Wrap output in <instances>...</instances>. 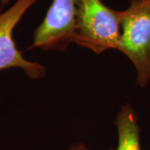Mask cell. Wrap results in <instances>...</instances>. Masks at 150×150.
<instances>
[{
  "label": "cell",
  "mask_w": 150,
  "mask_h": 150,
  "mask_svg": "<svg viewBox=\"0 0 150 150\" xmlns=\"http://www.w3.org/2000/svg\"><path fill=\"white\" fill-rule=\"evenodd\" d=\"M38 0H17L0 13V70L12 68L21 69L31 79H39L46 74V68L35 62H30L17 48L13 33L28 10Z\"/></svg>",
  "instance_id": "277c9868"
},
{
  "label": "cell",
  "mask_w": 150,
  "mask_h": 150,
  "mask_svg": "<svg viewBox=\"0 0 150 150\" xmlns=\"http://www.w3.org/2000/svg\"><path fill=\"white\" fill-rule=\"evenodd\" d=\"M115 125L118 130V144L116 149L110 150H142L138 117L129 103L119 109Z\"/></svg>",
  "instance_id": "5b68a950"
},
{
  "label": "cell",
  "mask_w": 150,
  "mask_h": 150,
  "mask_svg": "<svg viewBox=\"0 0 150 150\" xmlns=\"http://www.w3.org/2000/svg\"><path fill=\"white\" fill-rule=\"evenodd\" d=\"M78 0H53L33 33L32 48L65 51L73 43Z\"/></svg>",
  "instance_id": "3957f363"
},
{
  "label": "cell",
  "mask_w": 150,
  "mask_h": 150,
  "mask_svg": "<svg viewBox=\"0 0 150 150\" xmlns=\"http://www.w3.org/2000/svg\"><path fill=\"white\" fill-rule=\"evenodd\" d=\"M118 50L134 64L138 85L145 88L150 82V0H130L122 10Z\"/></svg>",
  "instance_id": "7a4b0ae2"
},
{
  "label": "cell",
  "mask_w": 150,
  "mask_h": 150,
  "mask_svg": "<svg viewBox=\"0 0 150 150\" xmlns=\"http://www.w3.org/2000/svg\"><path fill=\"white\" fill-rule=\"evenodd\" d=\"M122 10H114L102 0H78L73 43L100 54L118 50Z\"/></svg>",
  "instance_id": "6da1fadb"
},
{
  "label": "cell",
  "mask_w": 150,
  "mask_h": 150,
  "mask_svg": "<svg viewBox=\"0 0 150 150\" xmlns=\"http://www.w3.org/2000/svg\"><path fill=\"white\" fill-rule=\"evenodd\" d=\"M69 150H88V149L86 147L85 144L82 143H78V144L72 145Z\"/></svg>",
  "instance_id": "8992f818"
},
{
  "label": "cell",
  "mask_w": 150,
  "mask_h": 150,
  "mask_svg": "<svg viewBox=\"0 0 150 150\" xmlns=\"http://www.w3.org/2000/svg\"><path fill=\"white\" fill-rule=\"evenodd\" d=\"M12 0H0V8H3L4 7L7 6Z\"/></svg>",
  "instance_id": "52a82bcc"
}]
</instances>
